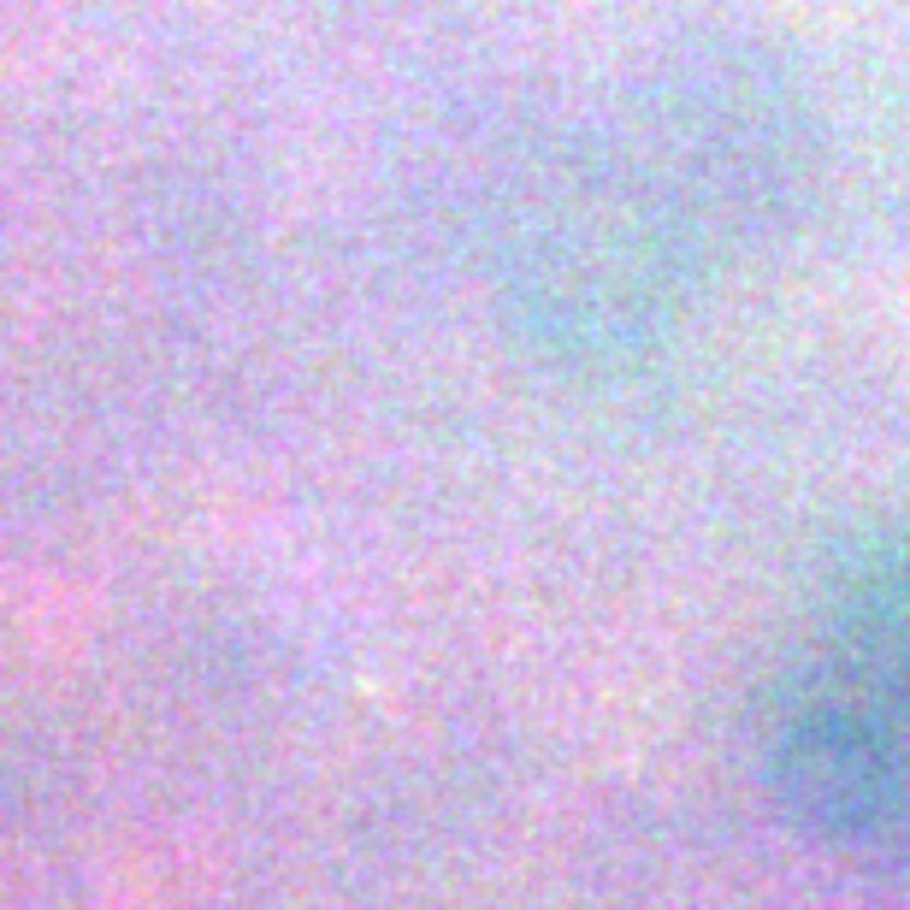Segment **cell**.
I'll return each instance as SVG.
<instances>
[{
  "mask_svg": "<svg viewBox=\"0 0 910 910\" xmlns=\"http://www.w3.org/2000/svg\"><path fill=\"white\" fill-rule=\"evenodd\" d=\"M763 763L816 851L910 887V532L828 598L775 692Z\"/></svg>",
  "mask_w": 910,
  "mask_h": 910,
  "instance_id": "1",
  "label": "cell"
}]
</instances>
